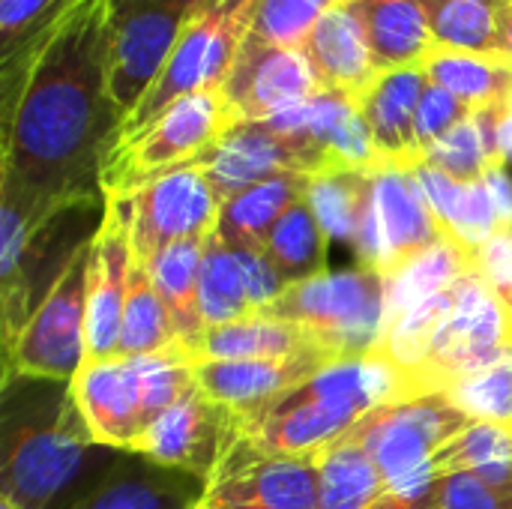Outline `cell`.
Wrapping results in <instances>:
<instances>
[{"label": "cell", "mask_w": 512, "mask_h": 509, "mask_svg": "<svg viewBox=\"0 0 512 509\" xmlns=\"http://www.w3.org/2000/svg\"><path fill=\"white\" fill-rule=\"evenodd\" d=\"M447 240L414 168L381 165L372 177V207L351 246L357 264L393 279L414 258Z\"/></svg>", "instance_id": "obj_11"}, {"label": "cell", "mask_w": 512, "mask_h": 509, "mask_svg": "<svg viewBox=\"0 0 512 509\" xmlns=\"http://www.w3.org/2000/svg\"><path fill=\"white\" fill-rule=\"evenodd\" d=\"M258 0H213L180 36L156 84L120 126V141L150 126L168 105L183 96L219 90L240 45L252 30ZM117 141V144H120Z\"/></svg>", "instance_id": "obj_7"}, {"label": "cell", "mask_w": 512, "mask_h": 509, "mask_svg": "<svg viewBox=\"0 0 512 509\" xmlns=\"http://www.w3.org/2000/svg\"><path fill=\"white\" fill-rule=\"evenodd\" d=\"M512 354V303L477 270L444 291V312L420 366L402 378V399L447 393L471 372Z\"/></svg>", "instance_id": "obj_4"}, {"label": "cell", "mask_w": 512, "mask_h": 509, "mask_svg": "<svg viewBox=\"0 0 512 509\" xmlns=\"http://www.w3.org/2000/svg\"><path fill=\"white\" fill-rule=\"evenodd\" d=\"M0 509H15V507H12L9 501H3V498H0Z\"/></svg>", "instance_id": "obj_44"}, {"label": "cell", "mask_w": 512, "mask_h": 509, "mask_svg": "<svg viewBox=\"0 0 512 509\" xmlns=\"http://www.w3.org/2000/svg\"><path fill=\"white\" fill-rule=\"evenodd\" d=\"M366 27L378 72L423 66L435 51L432 27L420 0H351Z\"/></svg>", "instance_id": "obj_23"}, {"label": "cell", "mask_w": 512, "mask_h": 509, "mask_svg": "<svg viewBox=\"0 0 512 509\" xmlns=\"http://www.w3.org/2000/svg\"><path fill=\"white\" fill-rule=\"evenodd\" d=\"M0 438V498L15 509H51L66 498L75 504L120 459V450L93 441L63 381H3Z\"/></svg>", "instance_id": "obj_2"}, {"label": "cell", "mask_w": 512, "mask_h": 509, "mask_svg": "<svg viewBox=\"0 0 512 509\" xmlns=\"http://www.w3.org/2000/svg\"><path fill=\"white\" fill-rule=\"evenodd\" d=\"M423 72L432 84L450 90L471 111L495 108L512 96V60L504 54H474L435 48Z\"/></svg>", "instance_id": "obj_28"}, {"label": "cell", "mask_w": 512, "mask_h": 509, "mask_svg": "<svg viewBox=\"0 0 512 509\" xmlns=\"http://www.w3.org/2000/svg\"><path fill=\"white\" fill-rule=\"evenodd\" d=\"M102 219L90 237L87 261V363L111 360L120 351L126 282H129V222L114 198H102Z\"/></svg>", "instance_id": "obj_17"}, {"label": "cell", "mask_w": 512, "mask_h": 509, "mask_svg": "<svg viewBox=\"0 0 512 509\" xmlns=\"http://www.w3.org/2000/svg\"><path fill=\"white\" fill-rule=\"evenodd\" d=\"M372 177L375 171L333 168L309 180V204L330 240L354 246L363 219L372 207Z\"/></svg>", "instance_id": "obj_32"}, {"label": "cell", "mask_w": 512, "mask_h": 509, "mask_svg": "<svg viewBox=\"0 0 512 509\" xmlns=\"http://www.w3.org/2000/svg\"><path fill=\"white\" fill-rule=\"evenodd\" d=\"M198 509H321L318 456L231 453Z\"/></svg>", "instance_id": "obj_16"}, {"label": "cell", "mask_w": 512, "mask_h": 509, "mask_svg": "<svg viewBox=\"0 0 512 509\" xmlns=\"http://www.w3.org/2000/svg\"><path fill=\"white\" fill-rule=\"evenodd\" d=\"M108 69V0H75L18 90L0 102V183L21 189L48 222L102 195L123 126Z\"/></svg>", "instance_id": "obj_1"}, {"label": "cell", "mask_w": 512, "mask_h": 509, "mask_svg": "<svg viewBox=\"0 0 512 509\" xmlns=\"http://www.w3.org/2000/svg\"><path fill=\"white\" fill-rule=\"evenodd\" d=\"M195 165L213 183L219 201L240 195L243 189L264 183L282 174H306L315 177L321 171H333V159L318 144L282 132L267 120L258 123H234L219 141H213Z\"/></svg>", "instance_id": "obj_14"}, {"label": "cell", "mask_w": 512, "mask_h": 509, "mask_svg": "<svg viewBox=\"0 0 512 509\" xmlns=\"http://www.w3.org/2000/svg\"><path fill=\"white\" fill-rule=\"evenodd\" d=\"M234 126L219 90H204L168 105L138 135L120 141L102 171V195H129L153 177L192 165Z\"/></svg>", "instance_id": "obj_8"}, {"label": "cell", "mask_w": 512, "mask_h": 509, "mask_svg": "<svg viewBox=\"0 0 512 509\" xmlns=\"http://www.w3.org/2000/svg\"><path fill=\"white\" fill-rule=\"evenodd\" d=\"M483 183L495 201V210H498V222H501V231L512 234V174L507 162H492L483 174Z\"/></svg>", "instance_id": "obj_42"}, {"label": "cell", "mask_w": 512, "mask_h": 509, "mask_svg": "<svg viewBox=\"0 0 512 509\" xmlns=\"http://www.w3.org/2000/svg\"><path fill=\"white\" fill-rule=\"evenodd\" d=\"M321 509H390V492L357 438L345 435L318 453Z\"/></svg>", "instance_id": "obj_29"}, {"label": "cell", "mask_w": 512, "mask_h": 509, "mask_svg": "<svg viewBox=\"0 0 512 509\" xmlns=\"http://www.w3.org/2000/svg\"><path fill=\"white\" fill-rule=\"evenodd\" d=\"M204 246H207V237L183 240V243L159 249L150 261H144L150 270V279L168 309V318L177 330V342L192 357V363H195V351L207 333V324L201 315V300H198Z\"/></svg>", "instance_id": "obj_25"}, {"label": "cell", "mask_w": 512, "mask_h": 509, "mask_svg": "<svg viewBox=\"0 0 512 509\" xmlns=\"http://www.w3.org/2000/svg\"><path fill=\"white\" fill-rule=\"evenodd\" d=\"M198 300L207 327H222L258 315L240 255L219 237V231H213L204 246Z\"/></svg>", "instance_id": "obj_34"}, {"label": "cell", "mask_w": 512, "mask_h": 509, "mask_svg": "<svg viewBox=\"0 0 512 509\" xmlns=\"http://www.w3.org/2000/svg\"><path fill=\"white\" fill-rule=\"evenodd\" d=\"M327 243L330 237L324 234L309 198H303L276 222L267 237L264 255L285 285H297L327 273Z\"/></svg>", "instance_id": "obj_33"}, {"label": "cell", "mask_w": 512, "mask_h": 509, "mask_svg": "<svg viewBox=\"0 0 512 509\" xmlns=\"http://www.w3.org/2000/svg\"><path fill=\"white\" fill-rule=\"evenodd\" d=\"M234 123L273 120L321 93V81L303 48H279L246 36L222 87Z\"/></svg>", "instance_id": "obj_15"}, {"label": "cell", "mask_w": 512, "mask_h": 509, "mask_svg": "<svg viewBox=\"0 0 512 509\" xmlns=\"http://www.w3.org/2000/svg\"><path fill=\"white\" fill-rule=\"evenodd\" d=\"M495 117H498V126H495V132H498V156H501V162L512 165V96L495 108Z\"/></svg>", "instance_id": "obj_43"}, {"label": "cell", "mask_w": 512, "mask_h": 509, "mask_svg": "<svg viewBox=\"0 0 512 509\" xmlns=\"http://www.w3.org/2000/svg\"><path fill=\"white\" fill-rule=\"evenodd\" d=\"M102 198H114L123 207L129 246L138 261H150L165 246L210 237L222 216V201L195 162L153 177L129 195Z\"/></svg>", "instance_id": "obj_12"}, {"label": "cell", "mask_w": 512, "mask_h": 509, "mask_svg": "<svg viewBox=\"0 0 512 509\" xmlns=\"http://www.w3.org/2000/svg\"><path fill=\"white\" fill-rule=\"evenodd\" d=\"M495 108L474 111L468 120H462L444 138H438L423 153V162H429L432 168L444 171L447 177H453L459 183L483 180L486 168L492 162H501V156H498V132H495V126H498Z\"/></svg>", "instance_id": "obj_36"}, {"label": "cell", "mask_w": 512, "mask_h": 509, "mask_svg": "<svg viewBox=\"0 0 512 509\" xmlns=\"http://www.w3.org/2000/svg\"><path fill=\"white\" fill-rule=\"evenodd\" d=\"M429 509H512V489H498L474 474L435 480Z\"/></svg>", "instance_id": "obj_40"}, {"label": "cell", "mask_w": 512, "mask_h": 509, "mask_svg": "<svg viewBox=\"0 0 512 509\" xmlns=\"http://www.w3.org/2000/svg\"><path fill=\"white\" fill-rule=\"evenodd\" d=\"M330 363L336 360L324 354H303L291 360H207L195 363V384L210 399L240 411L249 420Z\"/></svg>", "instance_id": "obj_19"}, {"label": "cell", "mask_w": 512, "mask_h": 509, "mask_svg": "<svg viewBox=\"0 0 512 509\" xmlns=\"http://www.w3.org/2000/svg\"><path fill=\"white\" fill-rule=\"evenodd\" d=\"M474 111L456 99L450 90L438 87V84H426L423 87V96H420V105H417V138H420V147L423 153L438 141L444 138L450 129H456L462 120H468Z\"/></svg>", "instance_id": "obj_41"}, {"label": "cell", "mask_w": 512, "mask_h": 509, "mask_svg": "<svg viewBox=\"0 0 512 509\" xmlns=\"http://www.w3.org/2000/svg\"><path fill=\"white\" fill-rule=\"evenodd\" d=\"M303 354H324L312 336L282 318L273 315H252L234 324L207 327L195 363L207 360H291ZM330 357V354H324ZM333 360V357H330Z\"/></svg>", "instance_id": "obj_26"}, {"label": "cell", "mask_w": 512, "mask_h": 509, "mask_svg": "<svg viewBox=\"0 0 512 509\" xmlns=\"http://www.w3.org/2000/svg\"><path fill=\"white\" fill-rule=\"evenodd\" d=\"M429 477L474 474L489 486L512 489V426L471 423L456 441L429 459Z\"/></svg>", "instance_id": "obj_30"}, {"label": "cell", "mask_w": 512, "mask_h": 509, "mask_svg": "<svg viewBox=\"0 0 512 509\" xmlns=\"http://www.w3.org/2000/svg\"><path fill=\"white\" fill-rule=\"evenodd\" d=\"M303 54L309 57L321 90L348 96L360 102V96L378 81V69L372 60V48L366 39V27L354 12L351 0L327 12L318 27L309 33Z\"/></svg>", "instance_id": "obj_22"}, {"label": "cell", "mask_w": 512, "mask_h": 509, "mask_svg": "<svg viewBox=\"0 0 512 509\" xmlns=\"http://www.w3.org/2000/svg\"><path fill=\"white\" fill-rule=\"evenodd\" d=\"M246 432V417L192 384L135 444L132 453L210 483Z\"/></svg>", "instance_id": "obj_13"}, {"label": "cell", "mask_w": 512, "mask_h": 509, "mask_svg": "<svg viewBox=\"0 0 512 509\" xmlns=\"http://www.w3.org/2000/svg\"><path fill=\"white\" fill-rule=\"evenodd\" d=\"M309 180L306 174H282L270 177L264 183H255L243 189L240 195L228 198L222 204L219 216V237L234 246V249H255L264 252L270 231L276 222L309 195Z\"/></svg>", "instance_id": "obj_27"}, {"label": "cell", "mask_w": 512, "mask_h": 509, "mask_svg": "<svg viewBox=\"0 0 512 509\" xmlns=\"http://www.w3.org/2000/svg\"><path fill=\"white\" fill-rule=\"evenodd\" d=\"M414 174H417L438 222L444 225L447 237L453 243H459L468 255H477L492 237L504 234L501 222H498L495 201L483 180L459 183V180L447 177L444 171L432 168L429 162L414 165Z\"/></svg>", "instance_id": "obj_24"}, {"label": "cell", "mask_w": 512, "mask_h": 509, "mask_svg": "<svg viewBox=\"0 0 512 509\" xmlns=\"http://www.w3.org/2000/svg\"><path fill=\"white\" fill-rule=\"evenodd\" d=\"M429 84L423 66L381 72L378 81L360 96L357 108L372 132L381 165L414 168L423 162V147L417 138V105L423 87Z\"/></svg>", "instance_id": "obj_21"}, {"label": "cell", "mask_w": 512, "mask_h": 509, "mask_svg": "<svg viewBox=\"0 0 512 509\" xmlns=\"http://www.w3.org/2000/svg\"><path fill=\"white\" fill-rule=\"evenodd\" d=\"M348 0H258L249 36L279 45L303 48L318 21Z\"/></svg>", "instance_id": "obj_39"}, {"label": "cell", "mask_w": 512, "mask_h": 509, "mask_svg": "<svg viewBox=\"0 0 512 509\" xmlns=\"http://www.w3.org/2000/svg\"><path fill=\"white\" fill-rule=\"evenodd\" d=\"M447 396L474 423L512 426V354L456 381Z\"/></svg>", "instance_id": "obj_38"}, {"label": "cell", "mask_w": 512, "mask_h": 509, "mask_svg": "<svg viewBox=\"0 0 512 509\" xmlns=\"http://www.w3.org/2000/svg\"><path fill=\"white\" fill-rule=\"evenodd\" d=\"M387 402H402V390L396 372L381 357L336 360L249 417L234 453L318 456Z\"/></svg>", "instance_id": "obj_3"}, {"label": "cell", "mask_w": 512, "mask_h": 509, "mask_svg": "<svg viewBox=\"0 0 512 509\" xmlns=\"http://www.w3.org/2000/svg\"><path fill=\"white\" fill-rule=\"evenodd\" d=\"M69 387L90 426L93 441L120 453H132L141 435L150 429L144 384L135 357L84 363Z\"/></svg>", "instance_id": "obj_18"}, {"label": "cell", "mask_w": 512, "mask_h": 509, "mask_svg": "<svg viewBox=\"0 0 512 509\" xmlns=\"http://www.w3.org/2000/svg\"><path fill=\"white\" fill-rule=\"evenodd\" d=\"M87 261L90 240H78L45 288L15 351L3 360L9 378L69 384L87 363Z\"/></svg>", "instance_id": "obj_9"}, {"label": "cell", "mask_w": 512, "mask_h": 509, "mask_svg": "<svg viewBox=\"0 0 512 509\" xmlns=\"http://www.w3.org/2000/svg\"><path fill=\"white\" fill-rule=\"evenodd\" d=\"M213 0H108L111 99L126 123L156 84L186 27Z\"/></svg>", "instance_id": "obj_10"}, {"label": "cell", "mask_w": 512, "mask_h": 509, "mask_svg": "<svg viewBox=\"0 0 512 509\" xmlns=\"http://www.w3.org/2000/svg\"><path fill=\"white\" fill-rule=\"evenodd\" d=\"M435 48L501 54V18L507 0H420Z\"/></svg>", "instance_id": "obj_31"}, {"label": "cell", "mask_w": 512, "mask_h": 509, "mask_svg": "<svg viewBox=\"0 0 512 509\" xmlns=\"http://www.w3.org/2000/svg\"><path fill=\"white\" fill-rule=\"evenodd\" d=\"M471 270H474V255H468L453 240H447V243L429 249L426 255L414 258L402 273L387 279V318H384V327L393 318L414 309L417 303L441 294L447 285H453L459 276H465Z\"/></svg>", "instance_id": "obj_37"}, {"label": "cell", "mask_w": 512, "mask_h": 509, "mask_svg": "<svg viewBox=\"0 0 512 509\" xmlns=\"http://www.w3.org/2000/svg\"><path fill=\"white\" fill-rule=\"evenodd\" d=\"M474 420L453 405L447 393L387 402L369 411L348 435L360 441L396 498H414L432 489L429 459L456 441Z\"/></svg>", "instance_id": "obj_6"}, {"label": "cell", "mask_w": 512, "mask_h": 509, "mask_svg": "<svg viewBox=\"0 0 512 509\" xmlns=\"http://www.w3.org/2000/svg\"><path fill=\"white\" fill-rule=\"evenodd\" d=\"M207 483L192 474L162 468L138 453L120 459L66 509H198Z\"/></svg>", "instance_id": "obj_20"}, {"label": "cell", "mask_w": 512, "mask_h": 509, "mask_svg": "<svg viewBox=\"0 0 512 509\" xmlns=\"http://www.w3.org/2000/svg\"><path fill=\"white\" fill-rule=\"evenodd\" d=\"M261 315L303 327L333 360L366 357L375 351L387 318V279L375 270L321 273L288 285Z\"/></svg>", "instance_id": "obj_5"}, {"label": "cell", "mask_w": 512, "mask_h": 509, "mask_svg": "<svg viewBox=\"0 0 512 509\" xmlns=\"http://www.w3.org/2000/svg\"><path fill=\"white\" fill-rule=\"evenodd\" d=\"M177 330L168 318V309L150 279L144 261L132 255L129 282H126V306H123V330L117 357H144L177 348Z\"/></svg>", "instance_id": "obj_35"}]
</instances>
